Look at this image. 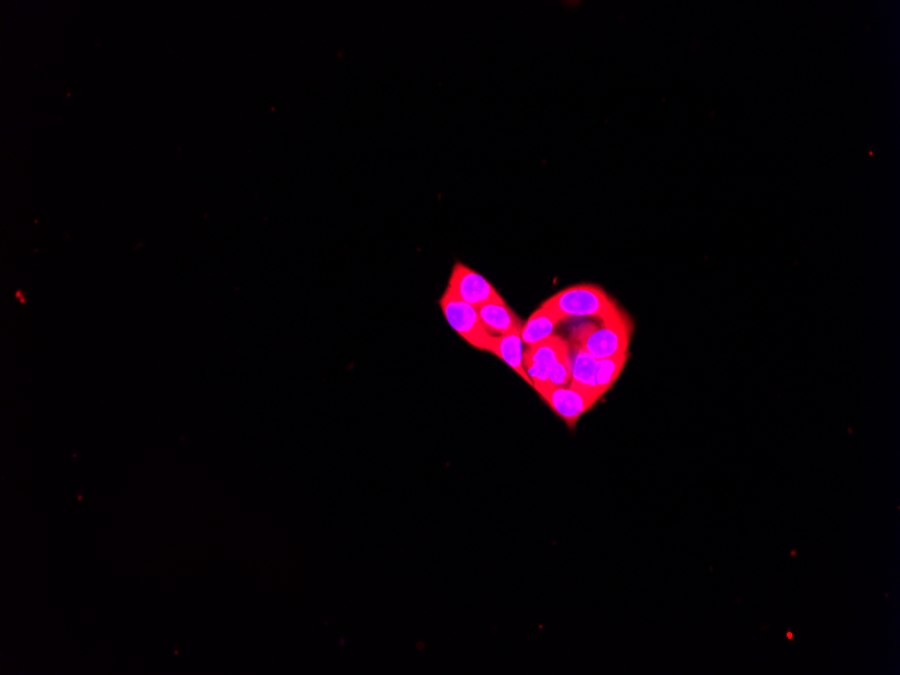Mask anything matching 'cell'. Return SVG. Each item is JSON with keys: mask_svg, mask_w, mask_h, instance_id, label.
<instances>
[{"mask_svg": "<svg viewBox=\"0 0 900 675\" xmlns=\"http://www.w3.org/2000/svg\"><path fill=\"white\" fill-rule=\"evenodd\" d=\"M632 325L622 309L601 320V325L587 323L580 325L573 339L591 353L596 360L612 358L627 352L630 344Z\"/></svg>", "mask_w": 900, "mask_h": 675, "instance_id": "cell-1", "label": "cell"}, {"mask_svg": "<svg viewBox=\"0 0 900 675\" xmlns=\"http://www.w3.org/2000/svg\"><path fill=\"white\" fill-rule=\"evenodd\" d=\"M543 306L562 318L593 317L604 320L620 309L616 302L596 285H574L554 294Z\"/></svg>", "mask_w": 900, "mask_h": 675, "instance_id": "cell-2", "label": "cell"}, {"mask_svg": "<svg viewBox=\"0 0 900 675\" xmlns=\"http://www.w3.org/2000/svg\"><path fill=\"white\" fill-rule=\"evenodd\" d=\"M440 305L446 321L453 331L459 333L472 347L480 349V351L495 353L496 336L492 335L480 320L476 308L453 297L446 290L440 300Z\"/></svg>", "mask_w": 900, "mask_h": 675, "instance_id": "cell-3", "label": "cell"}, {"mask_svg": "<svg viewBox=\"0 0 900 675\" xmlns=\"http://www.w3.org/2000/svg\"><path fill=\"white\" fill-rule=\"evenodd\" d=\"M446 292L467 302L473 308H479L490 302H504V298L486 277L469 269L463 263H456L453 267Z\"/></svg>", "mask_w": 900, "mask_h": 675, "instance_id": "cell-4", "label": "cell"}, {"mask_svg": "<svg viewBox=\"0 0 900 675\" xmlns=\"http://www.w3.org/2000/svg\"><path fill=\"white\" fill-rule=\"evenodd\" d=\"M569 352L568 341L557 335L527 347L523 352V367L535 391L546 387L548 372Z\"/></svg>", "mask_w": 900, "mask_h": 675, "instance_id": "cell-5", "label": "cell"}, {"mask_svg": "<svg viewBox=\"0 0 900 675\" xmlns=\"http://www.w3.org/2000/svg\"><path fill=\"white\" fill-rule=\"evenodd\" d=\"M538 394L570 428H574L578 420L600 401L596 394L584 393L570 386L542 390Z\"/></svg>", "mask_w": 900, "mask_h": 675, "instance_id": "cell-6", "label": "cell"}, {"mask_svg": "<svg viewBox=\"0 0 900 675\" xmlns=\"http://www.w3.org/2000/svg\"><path fill=\"white\" fill-rule=\"evenodd\" d=\"M476 310L480 320L492 335L498 333L499 336H506L522 332L521 318L506 304V301L490 302L479 306Z\"/></svg>", "mask_w": 900, "mask_h": 675, "instance_id": "cell-7", "label": "cell"}, {"mask_svg": "<svg viewBox=\"0 0 900 675\" xmlns=\"http://www.w3.org/2000/svg\"><path fill=\"white\" fill-rule=\"evenodd\" d=\"M561 321L562 318L558 314L541 305V308L531 314L526 324H523L521 332L522 343L527 345V347L541 343V341L553 335L554 329Z\"/></svg>", "mask_w": 900, "mask_h": 675, "instance_id": "cell-8", "label": "cell"}, {"mask_svg": "<svg viewBox=\"0 0 900 675\" xmlns=\"http://www.w3.org/2000/svg\"><path fill=\"white\" fill-rule=\"evenodd\" d=\"M596 363L591 353L585 351L581 345L574 344V355L572 358V389L584 391V393L596 394ZM599 397V395H597ZM600 398V397H599Z\"/></svg>", "mask_w": 900, "mask_h": 675, "instance_id": "cell-9", "label": "cell"}, {"mask_svg": "<svg viewBox=\"0 0 900 675\" xmlns=\"http://www.w3.org/2000/svg\"><path fill=\"white\" fill-rule=\"evenodd\" d=\"M522 344L521 333H512V335L506 336H496V351L494 355L498 356V358L500 360H503V362L506 363L508 367H511L512 370L521 375L522 378L525 379L526 382L531 386L529 375H527L525 367H523Z\"/></svg>", "mask_w": 900, "mask_h": 675, "instance_id": "cell-10", "label": "cell"}, {"mask_svg": "<svg viewBox=\"0 0 900 675\" xmlns=\"http://www.w3.org/2000/svg\"><path fill=\"white\" fill-rule=\"evenodd\" d=\"M626 363L627 352L619 353L612 358L597 360L595 390L600 398L612 389Z\"/></svg>", "mask_w": 900, "mask_h": 675, "instance_id": "cell-11", "label": "cell"}, {"mask_svg": "<svg viewBox=\"0 0 900 675\" xmlns=\"http://www.w3.org/2000/svg\"><path fill=\"white\" fill-rule=\"evenodd\" d=\"M570 382H572V355L569 352L548 372L546 387L538 391L569 387Z\"/></svg>", "mask_w": 900, "mask_h": 675, "instance_id": "cell-12", "label": "cell"}]
</instances>
